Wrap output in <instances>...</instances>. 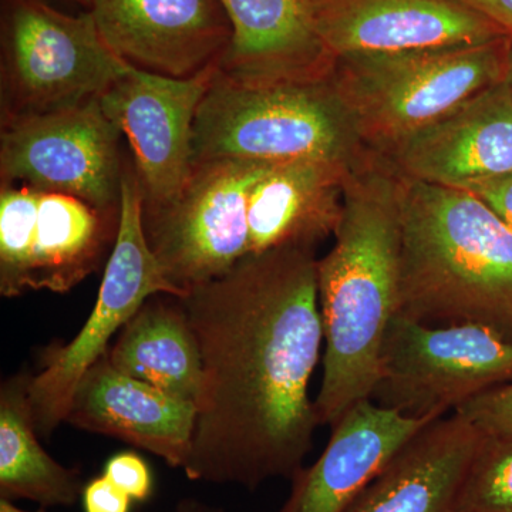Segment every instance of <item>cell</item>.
<instances>
[{
    "label": "cell",
    "mask_w": 512,
    "mask_h": 512,
    "mask_svg": "<svg viewBox=\"0 0 512 512\" xmlns=\"http://www.w3.org/2000/svg\"><path fill=\"white\" fill-rule=\"evenodd\" d=\"M181 302L202 359L185 476L251 491L291 480L319 427L309 396L323 343L316 249L247 255Z\"/></svg>",
    "instance_id": "6da1fadb"
},
{
    "label": "cell",
    "mask_w": 512,
    "mask_h": 512,
    "mask_svg": "<svg viewBox=\"0 0 512 512\" xmlns=\"http://www.w3.org/2000/svg\"><path fill=\"white\" fill-rule=\"evenodd\" d=\"M402 178L377 153L350 171L335 245L318 259L323 375L319 426L333 427L370 399L384 336L399 312Z\"/></svg>",
    "instance_id": "7a4b0ae2"
},
{
    "label": "cell",
    "mask_w": 512,
    "mask_h": 512,
    "mask_svg": "<svg viewBox=\"0 0 512 512\" xmlns=\"http://www.w3.org/2000/svg\"><path fill=\"white\" fill-rule=\"evenodd\" d=\"M402 178L399 312L512 339V229L473 192Z\"/></svg>",
    "instance_id": "3957f363"
},
{
    "label": "cell",
    "mask_w": 512,
    "mask_h": 512,
    "mask_svg": "<svg viewBox=\"0 0 512 512\" xmlns=\"http://www.w3.org/2000/svg\"><path fill=\"white\" fill-rule=\"evenodd\" d=\"M365 146L332 72L308 80L241 83L215 73L197 111L192 160H328L357 164Z\"/></svg>",
    "instance_id": "277c9868"
},
{
    "label": "cell",
    "mask_w": 512,
    "mask_h": 512,
    "mask_svg": "<svg viewBox=\"0 0 512 512\" xmlns=\"http://www.w3.org/2000/svg\"><path fill=\"white\" fill-rule=\"evenodd\" d=\"M510 36L471 46L333 59L332 79L365 146L386 153L474 94L505 80Z\"/></svg>",
    "instance_id": "5b68a950"
},
{
    "label": "cell",
    "mask_w": 512,
    "mask_h": 512,
    "mask_svg": "<svg viewBox=\"0 0 512 512\" xmlns=\"http://www.w3.org/2000/svg\"><path fill=\"white\" fill-rule=\"evenodd\" d=\"M2 117L69 109L97 99L131 69L104 42L92 12L43 0H0Z\"/></svg>",
    "instance_id": "8992f818"
},
{
    "label": "cell",
    "mask_w": 512,
    "mask_h": 512,
    "mask_svg": "<svg viewBox=\"0 0 512 512\" xmlns=\"http://www.w3.org/2000/svg\"><path fill=\"white\" fill-rule=\"evenodd\" d=\"M512 382V339L477 323L429 326L397 313L370 399L410 417L446 416Z\"/></svg>",
    "instance_id": "52a82bcc"
},
{
    "label": "cell",
    "mask_w": 512,
    "mask_h": 512,
    "mask_svg": "<svg viewBox=\"0 0 512 512\" xmlns=\"http://www.w3.org/2000/svg\"><path fill=\"white\" fill-rule=\"evenodd\" d=\"M157 293L180 296L148 247L143 192L136 171L126 170L120 184L119 234L104 269L96 305L73 340L43 350L42 370L30 380V404L39 436H52L66 423L84 373L107 355L113 336Z\"/></svg>",
    "instance_id": "ba28073f"
},
{
    "label": "cell",
    "mask_w": 512,
    "mask_h": 512,
    "mask_svg": "<svg viewBox=\"0 0 512 512\" xmlns=\"http://www.w3.org/2000/svg\"><path fill=\"white\" fill-rule=\"evenodd\" d=\"M271 165L200 161L173 200L143 210L148 247L180 298L248 255L249 192Z\"/></svg>",
    "instance_id": "9c48e42d"
},
{
    "label": "cell",
    "mask_w": 512,
    "mask_h": 512,
    "mask_svg": "<svg viewBox=\"0 0 512 512\" xmlns=\"http://www.w3.org/2000/svg\"><path fill=\"white\" fill-rule=\"evenodd\" d=\"M120 136L99 97L50 113L2 117L0 180L119 211Z\"/></svg>",
    "instance_id": "30bf717a"
},
{
    "label": "cell",
    "mask_w": 512,
    "mask_h": 512,
    "mask_svg": "<svg viewBox=\"0 0 512 512\" xmlns=\"http://www.w3.org/2000/svg\"><path fill=\"white\" fill-rule=\"evenodd\" d=\"M217 70L173 79L131 67L99 97L133 151L143 210L173 200L190 178L195 117Z\"/></svg>",
    "instance_id": "8fae6325"
},
{
    "label": "cell",
    "mask_w": 512,
    "mask_h": 512,
    "mask_svg": "<svg viewBox=\"0 0 512 512\" xmlns=\"http://www.w3.org/2000/svg\"><path fill=\"white\" fill-rule=\"evenodd\" d=\"M90 12L121 60L160 76L190 79L220 66L231 45L221 0H93Z\"/></svg>",
    "instance_id": "7c38bea8"
},
{
    "label": "cell",
    "mask_w": 512,
    "mask_h": 512,
    "mask_svg": "<svg viewBox=\"0 0 512 512\" xmlns=\"http://www.w3.org/2000/svg\"><path fill=\"white\" fill-rule=\"evenodd\" d=\"M397 174L466 190L512 173V90L495 83L379 154Z\"/></svg>",
    "instance_id": "4fadbf2b"
},
{
    "label": "cell",
    "mask_w": 512,
    "mask_h": 512,
    "mask_svg": "<svg viewBox=\"0 0 512 512\" xmlns=\"http://www.w3.org/2000/svg\"><path fill=\"white\" fill-rule=\"evenodd\" d=\"M313 15L332 59L481 45L508 36L461 0H313Z\"/></svg>",
    "instance_id": "5bb4252c"
},
{
    "label": "cell",
    "mask_w": 512,
    "mask_h": 512,
    "mask_svg": "<svg viewBox=\"0 0 512 512\" xmlns=\"http://www.w3.org/2000/svg\"><path fill=\"white\" fill-rule=\"evenodd\" d=\"M195 421L194 403L124 375L104 355L77 384L66 423L124 441L183 470Z\"/></svg>",
    "instance_id": "9a60e30c"
},
{
    "label": "cell",
    "mask_w": 512,
    "mask_h": 512,
    "mask_svg": "<svg viewBox=\"0 0 512 512\" xmlns=\"http://www.w3.org/2000/svg\"><path fill=\"white\" fill-rule=\"evenodd\" d=\"M434 420L404 416L372 399L357 403L330 427L318 460L296 471L291 494L278 512L348 511L404 444Z\"/></svg>",
    "instance_id": "2e32d148"
},
{
    "label": "cell",
    "mask_w": 512,
    "mask_h": 512,
    "mask_svg": "<svg viewBox=\"0 0 512 512\" xmlns=\"http://www.w3.org/2000/svg\"><path fill=\"white\" fill-rule=\"evenodd\" d=\"M355 165L328 160L272 164L249 192L248 255L282 247L316 249L335 237L345 183Z\"/></svg>",
    "instance_id": "e0dca14e"
},
{
    "label": "cell",
    "mask_w": 512,
    "mask_h": 512,
    "mask_svg": "<svg viewBox=\"0 0 512 512\" xmlns=\"http://www.w3.org/2000/svg\"><path fill=\"white\" fill-rule=\"evenodd\" d=\"M232 39L218 72L241 83L328 76L333 59L318 35L313 0H221Z\"/></svg>",
    "instance_id": "ac0fdd59"
},
{
    "label": "cell",
    "mask_w": 512,
    "mask_h": 512,
    "mask_svg": "<svg viewBox=\"0 0 512 512\" xmlns=\"http://www.w3.org/2000/svg\"><path fill=\"white\" fill-rule=\"evenodd\" d=\"M483 433L460 414L434 420L389 461L346 512H458Z\"/></svg>",
    "instance_id": "d6986e66"
},
{
    "label": "cell",
    "mask_w": 512,
    "mask_h": 512,
    "mask_svg": "<svg viewBox=\"0 0 512 512\" xmlns=\"http://www.w3.org/2000/svg\"><path fill=\"white\" fill-rule=\"evenodd\" d=\"M107 357L124 375L197 406L202 387L200 345L180 296H150L120 330Z\"/></svg>",
    "instance_id": "ffe728a7"
},
{
    "label": "cell",
    "mask_w": 512,
    "mask_h": 512,
    "mask_svg": "<svg viewBox=\"0 0 512 512\" xmlns=\"http://www.w3.org/2000/svg\"><path fill=\"white\" fill-rule=\"evenodd\" d=\"M119 222L120 210L103 211L72 195L43 192L30 289L72 291L113 251Z\"/></svg>",
    "instance_id": "44dd1931"
},
{
    "label": "cell",
    "mask_w": 512,
    "mask_h": 512,
    "mask_svg": "<svg viewBox=\"0 0 512 512\" xmlns=\"http://www.w3.org/2000/svg\"><path fill=\"white\" fill-rule=\"evenodd\" d=\"M30 380V373L20 372L0 384V497L43 507L73 505L83 495L82 480L37 439Z\"/></svg>",
    "instance_id": "7402d4cb"
},
{
    "label": "cell",
    "mask_w": 512,
    "mask_h": 512,
    "mask_svg": "<svg viewBox=\"0 0 512 512\" xmlns=\"http://www.w3.org/2000/svg\"><path fill=\"white\" fill-rule=\"evenodd\" d=\"M43 192L26 185L0 190V295L18 298L32 291L37 214Z\"/></svg>",
    "instance_id": "603a6c76"
},
{
    "label": "cell",
    "mask_w": 512,
    "mask_h": 512,
    "mask_svg": "<svg viewBox=\"0 0 512 512\" xmlns=\"http://www.w3.org/2000/svg\"><path fill=\"white\" fill-rule=\"evenodd\" d=\"M458 512H512V437L483 434L468 468Z\"/></svg>",
    "instance_id": "cb8c5ba5"
},
{
    "label": "cell",
    "mask_w": 512,
    "mask_h": 512,
    "mask_svg": "<svg viewBox=\"0 0 512 512\" xmlns=\"http://www.w3.org/2000/svg\"><path fill=\"white\" fill-rule=\"evenodd\" d=\"M454 413L485 436L512 437V382L480 394Z\"/></svg>",
    "instance_id": "d4e9b609"
},
{
    "label": "cell",
    "mask_w": 512,
    "mask_h": 512,
    "mask_svg": "<svg viewBox=\"0 0 512 512\" xmlns=\"http://www.w3.org/2000/svg\"><path fill=\"white\" fill-rule=\"evenodd\" d=\"M104 476L131 500L143 503L153 493V476L146 461L138 454L123 451L107 461Z\"/></svg>",
    "instance_id": "484cf974"
},
{
    "label": "cell",
    "mask_w": 512,
    "mask_h": 512,
    "mask_svg": "<svg viewBox=\"0 0 512 512\" xmlns=\"http://www.w3.org/2000/svg\"><path fill=\"white\" fill-rule=\"evenodd\" d=\"M130 495L116 487L109 478H93L83 490V505L86 512H130Z\"/></svg>",
    "instance_id": "4316f807"
},
{
    "label": "cell",
    "mask_w": 512,
    "mask_h": 512,
    "mask_svg": "<svg viewBox=\"0 0 512 512\" xmlns=\"http://www.w3.org/2000/svg\"><path fill=\"white\" fill-rule=\"evenodd\" d=\"M466 191L481 198L512 229V173L471 185Z\"/></svg>",
    "instance_id": "83f0119b"
},
{
    "label": "cell",
    "mask_w": 512,
    "mask_h": 512,
    "mask_svg": "<svg viewBox=\"0 0 512 512\" xmlns=\"http://www.w3.org/2000/svg\"><path fill=\"white\" fill-rule=\"evenodd\" d=\"M512 36V0H461Z\"/></svg>",
    "instance_id": "f1b7e54d"
},
{
    "label": "cell",
    "mask_w": 512,
    "mask_h": 512,
    "mask_svg": "<svg viewBox=\"0 0 512 512\" xmlns=\"http://www.w3.org/2000/svg\"><path fill=\"white\" fill-rule=\"evenodd\" d=\"M174 512H225L220 507H215L205 503V501L198 500V498H183L175 505Z\"/></svg>",
    "instance_id": "f546056e"
},
{
    "label": "cell",
    "mask_w": 512,
    "mask_h": 512,
    "mask_svg": "<svg viewBox=\"0 0 512 512\" xmlns=\"http://www.w3.org/2000/svg\"><path fill=\"white\" fill-rule=\"evenodd\" d=\"M0 512H46V511H43V510H39V511H26V510H22V508L16 507V505L12 503V500H8V498L0 497Z\"/></svg>",
    "instance_id": "4dcf8cb0"
},
{
    "label": "cell",
    "mask_w": 512,
    "mask_h": 512,
    "mask_svg": "<svg viewBox=\"0 0 512 512\" xmlns=\"http://www.w3.org/2000/svg\"><path fill=\"white\" fill-rule=\"evenodd\" d=\"M505 82L510 84L512 90V36H510V42H508L507 73H505Z\"/></svg>",
    "instance_id": "1f68e13d"
},
{
    "label": "cell",
    "mask_w": 512,
    "mask_h": 512,
    "mask_svg": "<svg viewBox=\"0 0 512 512\" xmlns=\"http://www.w3.org/2000/svg\"><path fill=\"white\" fill-rule=\"evenodd\" d=\"M73 2L79 3V5L84 6L87 10H90L93 5V0H73Z\"/></svg>",
    "instance_id": "d6a6232c"
}]
</instances>
